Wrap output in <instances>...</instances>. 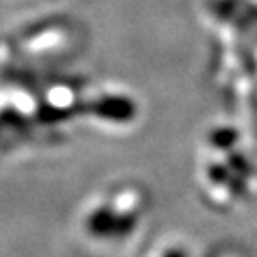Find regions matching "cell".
Returning a JSON list of instances; mask_svg holds the SVG:
<instances>
[{
  "mask_svg": "<svg viewBox=\"0 0 257 257\" xmlns=\"http://www.w3.org/2000/svg\"><path fill=\"white\" fill-rule=\"evenodd\" d=\"M166 257H185V255L181 253V251H177V249H175V251H170V253H168Z\"/></svg>",
  "mask_w": 257,
  "mask_h": 257,
  "instance_id": "6da1fadb",
  "label": "cell"
}]
</instances>
